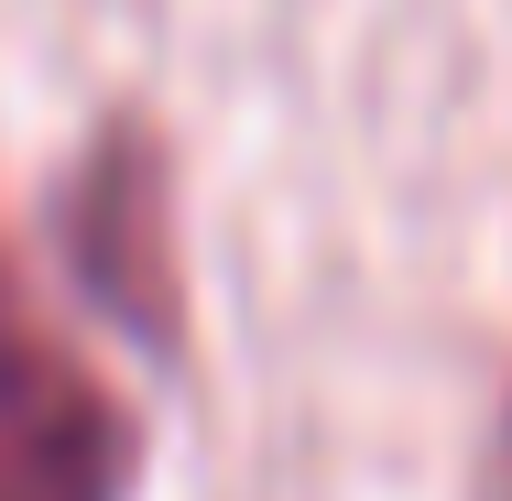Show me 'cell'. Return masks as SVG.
Wrapping results in <instances>:
<instances>
[{"instance_id": "1", "label": "cell", "mask_w": 512, "mask_h": 501, "mask_svg": "<svg viewBox=\"0 0 512 501\" xmlns=\"http://www.w3.org/2000/svg\"><path fill=\"white\" fill-rule=\"evenodd\" d=\"M131 458L142 436L109 382L0 284V501H120Z\"/></svg>"}, {"instance_id": "2", "label": "cell", "mask_w": 512, "mask_h": 501, "mask_svg": "<svg viewBox=\"0 0 512 501\" xmlns=\"http://www.w3.org/2000/svg\"><path fill=\"white\" fill-rule=\"evenodd\" d=\"M66 240H77V273H88V295L120 316V327H142L153 349H175V240H164V164H153V142L142 131H109L99 164H88V186L66 207Z\"/></svg>"}]
</instances>
